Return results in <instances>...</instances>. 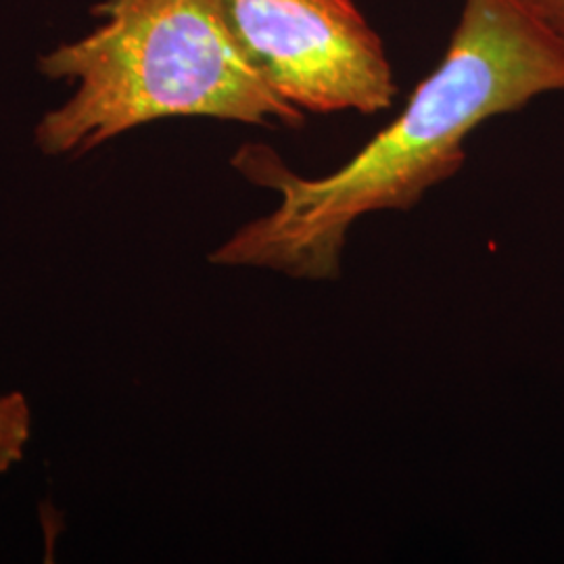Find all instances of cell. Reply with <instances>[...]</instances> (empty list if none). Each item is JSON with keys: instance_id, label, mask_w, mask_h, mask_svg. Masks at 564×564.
Wrapping results in <instances>:
<instances>
[{"instance_id": "6da1fadb", "label": "cell", "mask_w": 564, "mask_h": 564, "mask_svg": "<svg viewBox=\"0 0 564 564\" xmlns=\"http://www.w3.org/2000/svg\"><path fill=\"white\" fill-rule=\"evenodd\" d=\"M564 93V41L519 0H463L442 63L414 88L400 118L321 178L289 170L274 149L245 144L235 167L279 193L209 262L335 281L347 232L364 216L405 212L466 162L464 141L487 120Z\"/></svg>"}, {"instance_id": "7a4b0ae2", "label": "cell", "mask_w": 564, "mask_h": 564, "mask_svg": "<svg viewBox=\"0 0 564 564\" xmlns=\"http://www.w3.org/2000/svg\"><path fill=\"white\" fill-rule=\"evenodd\" d=\"M95 11L99 28L41 59L44 76L76 84L36 128L42 153L82 155L167 118L303 126L245 53L223 0H107Z\"/></svg>"}, {"instance_id": "3957f363", "label": "cell", "mask_w": 564, "mask_h": 564, "mask_svg": "<svg viewBox=\"0 0 564 564\" xmlns=\"http://www.w3.org/2000/svg\"><path fill=\"white\" fill-rule=\"evenodd\" d=\"M263 78L303 113H379L398 84L377 30L354 0H223Z\"/></svg>"}, {"instance_id": "277c9868", "label": "cell", "mask_w": 564, "mask_h": 564, "mask_svg": "<svg viewBox=\"0 0 564 564\" xmlns=\"http://www.w3.org/2000/svg\"><path fill=\"white\" fill-rule=\"evenodd\" d=\"M32 414L21 393L0 398V475L23 458L25 444L30 442Z\"/></svg>"}, {"instance_id": "5b68a950", "label": "cell", "mask_w": 564, "mask_h": 564, "mask_svg": "<svg viewBox=\"0 0 564 564\" xmlns=\"http://www.w3.org/2000/svg\"><path fill=\"white\" fill-rule=\"evenodd\" d=\"M524 9L564 41V0H519Z\"/></svg>"}]
</instances>
